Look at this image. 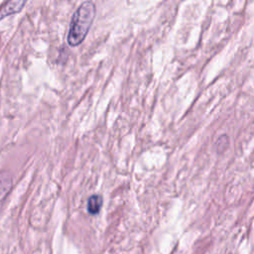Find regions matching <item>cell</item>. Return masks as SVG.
I'll return each instance as SVG.
<instances>
[{
    "instance_id": "3957f363",
    "label": "cell",
    "mask_w": 254,
    "mask_h": 254,
    "mask_svg": "<svg viewBox=\"0 0 254 254\" xmlns=\"http://www.w3.org/2000/svg\"><path fill=\"white\" fill-rule=\"evenodd\" d=\"M102 197L99 194H92L87 199V211L89 214L94 215L99 212L102 206Z\"/></svg>"
},
{
    "instance_id": "7a4b0ae2",
    "label": "cell",
    "mask_w": 254,
    "mask_h": 254,
    "mask_svg": "<svg viewBox=\"0 0 254 254\" xmlns=\"http://www.w3.org/2000/svg\"><path fill=\"white\" fill-rule=\"evenodd\" d=\"M28 0H9L0 9V21L8 16L20 13Z\"/></svg>"
},
{
    "instance_id": "5b68a950",
    "label": "cell",
    "mask_w": 254,
    "mask_h": 254,
    "mask_svg": "<svg viewBox=\"0 0 254 254\" xmlns=\"http://www.w3.org/2000/svg\"><path fill=\"white\" fill-rule=\"evenodd\" d=\"M227 144H228V137L226 135H222L217 139L216 148H217L218 151H222L226 148Z\"/></svg>"
},
{
    "instance_id": "6da1fadb",
    "label": "cell",
    "mask_w": 254,
    "mask_h": 254,
    "mask_svg": "<svg viewBox=\"0 0 254 254\" xmlns=\"http://www.w3.org/2000/svg\"><path fill=\"white\" fill-rule=\"evenodd\" d=\"M96 8L92 1H84L77 7L71 17L66 37L70 47H76L84 41L93 23Z\"/></svg>"
},
{
    "instance_id": "277c9868",
    "label": "cell",
    "mask_w": 254,
    "mask_h": 254,
    "mask_svg": "<svg viewBox=\"0 0 254 254\" xmlns=\"http://www.w3.org/2000/svg\"><path fill=\"white\" fill-rule=\"evenodd\" d=\"M11 188V182L8 180H5L4 182L0 181V199L9 191Z\"/></svg>"
}]
</instances>
